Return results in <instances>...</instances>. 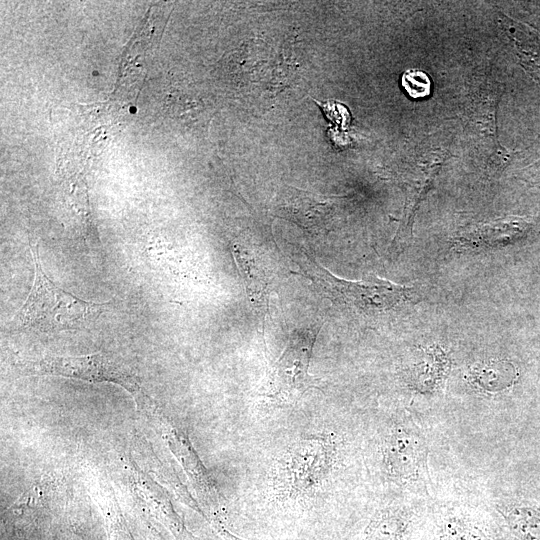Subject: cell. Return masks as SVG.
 Masks as SVG:
<instances>
[{
  "instance_id": "cell-10",
  "label": "cell",
  "mask_w": 540,
  "mask_h": 540,
  "mask_svg": "<svg viewBox=\"0 0 540 540\" xmlns=\"http://www.w3.org/2000/svg\"><path fill=\"white\" fill-rule=\"evenodd\" d=\"M506 517L519 540H540V509L518 506L509 509Z\"/></svg>"
},
{
  "instance_id": "cell-7",
  "label": "cell",
  "mask_w": 540,
  "mask_h": 540,
  "mask_svg": "<svg viewBox=\"0 0 540 540\" xmlns=\"http://www.w3.org/2000/svg\"><path fill=\"white\" fill-rule=\"evenodd\" d=\"M500 94L498 86L492 88L486 83L482 84L472 97L468 125L472 133L484 142L488 152L495 155L499 166H502L509 158V153L501 146L497 136L496 110Z\"/></svg>"
},
{
  "instance_id": "cell-3",
  "label": "cell",
  "mask_w": 540,
  "mask_h": 540,
  "mask_svg": "<svg viewBox=\"0 0 540 540\" xmlns=\"http://www.w3.org/2000/svg\"><path fill=\"white\" fill-rule=\"evenodd\" d=\"M335 458L334 441L310 436L295 442L280 459L275 485L285 498H303L317 491L329 474Z\"/></svg>"
},
{
  "instance_id": "cell-2",
  "label": "cell",
  "mask_w": 540,
  "mask_h": 540,
  "mask_svg": "<svg viewBox=\"0 0 540 540\" xmlns=\"http://www.w3.org/2000/svg\"><path fill=\"white\" fill-rule=\"evenodd\" d=\"M25 375H49L79 379L91 383H112L133 396L137 406L148 412L155 407L133 369L112 353L96 352L81 356H44L19 362Z\"/></svg>"
},
{
  "instance_id": "cell-14",
  "label": "cell",
  "mask_w": 540,
  "mask_h": 540,
  "mask_svg": "<svg viewBox=\"0 0 540 540\" xmlns=\"http://www.w3.org/2000/svg\"><path fill=\"white\" fill-rule=\"evenodd\" d=\"M521 8L527 24L540 34V2H527L522 4Z\"/></svg>"
},
{
  "instance_id": "cell-11",
  "label": "cell",
  "mask_w": 540,
  "mask_h": 540,
  "mask_svg": "<svg viewBox=\"0 0 540 540\" xmlns=\"http://www.w3.org/2000/svg\"><path fill=\"white\" fill-rule=\"evenodd\" d=\"M405 527L402 516L386 511L370 522L364 540H400Z\"/></svg>"
},
{
  "instance_id": "cell-9",
  "label": "cell",
  "mask_w": 540,
  "mask_h": 540,
  "mask_svg": "<svg viewBox=\"0 0 540 540\" xmlns=\"http://www.w3.org/2000/svg\"><path fill=\"white\" fill-rule=\"evenodd\" d=\"M500 23L519 63L540 87V39L525 24L502 15Z\"/></svg>"
},
{
  "instance_id": "cell-5",
  "label": "cell",
  "mask_w": 540,
  "mask_h": 540,
  "mask_svg": "<svg viewBox=\"0 0 540 540\" xmlns=\"http://www.w3.org/2000/svg\"><path fill=\"white\" fill-rule=\"evenodd\" d=\"M316 334L302 333L287 344L276 361L267 396L277 403H292L309 388L316 379L309 374V364Z\"/></svg>"
},
{
  "instance_id": "cell-6",
  "label": "cell",
  "mask_w": 540,
  "mask_h": 540,
  "mask_svg": "<svg viewBox=\"0 0 540 540\" xmlns=\"http://www.w3.org/2000/svg\"><path fill=\"white\" fill-rule=\"evenodd\" d=\"M444 161L440 150L427 151L424 156L415 158L413 167L406 175V202L394 246L404 249L412 238L414 218L420 203L431 189Z\"/></svg>"
},
{
  "instance_id": "cell-13",
  "label": "cell",
  "mask_w": 540,
  "mask_h": 540,
  "mask_svg": "<svg viewBox=\"0 0 540 540\" xmlns=\"http://www.w3.org/2000/svg\"><path fill=\"white\" fill-rule=\"evenodd\" d=\"M518 177L526 183L540 188V152L530 164L519 170Z\"/></svg>"
},
{
  "instance_id": "cell-12",
  "label": "cell",
  "mask_w": 540,
  "mask_h": 540,
  "mask_svg": "<svg viewBox=\"0 0 540 540\" xmlns=\"http://www.w3.org/2000/svg\"><path fill=\"white\" fill-rule=\"evenodd\" d=\"M402 87L413 99H423L431 93V80L422 70L409 69L401 78Z\"/></svg>"
},
{
  "instance_id": "cell-8",
  "label": "cell",
  "mask_w": 540,
  "mask_h": 540,
  "mask_svg": "<svg viewBox=\"0 0 540 540\" xmlns=\"http://www.w3.org/2000/svg\"><path fill=\"white\" fill-rule=\"evenodd\" d=\"M423 445L413 432L399 429L388 439L385 463L391 476L400 480L414 478L423 462Z\"/></svg>"
},
{
  "instance_id": "cell-15",
  "label": "cell",
  "mask_w": 540,
  "mask_h": 540,
  "mask_svg": "<svg viewBox=\"0 0 540 540\" xmlns=\"http://www.w3.org/2000/svg\"><path fill=\"white\" fill-rule=\"evenodd\" d=\"M222 535L225 538V540H244V539H241L239 537H236L235 535H233L232 533H230L229 531H226V530L222 531Z\"/></svg>"
},
{
  "instance_id": "cell-1",
  "label": "cell",
  "mask_w": 540,
  "mask_h": 540,
  "mask_svg": "<svg viewBox=\"0 0 540 540\" xmlns=\"http://www.w3.org/2000/svg\"><path fill=\"white\" fill-rule=\"evenodd\" d=\"M34 281L30 293L14 318L19 329L42 332L83 329L91 325L108 303L82 300L51 281L40 263L38 246L31 245Z\"/></svg>"
},
{
  "instance_id": "cell-4",
  "label": "cell",
  "mask_w": 540,
  "mask_h": 540,
  "mask_svg": "<svg viewBox=\"0 0 540 540\" xmlns=\"http://www.w3.org/2000/svg\"><path fill=\"white\" fill-rule=\"evenodd\" d=\"M318 266V265H317ZM319 278L328 284L341 301L351 309L366 316L388 313L408 301L412 294L410 287L369 275L361 280H346L318 266Z\"/></svg>"
}]
</instances>
